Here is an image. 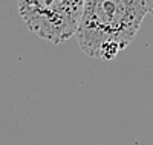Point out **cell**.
Wrapping results in <instances>:
<instances>
[{
  "label": "cell",
  "instance_id": "cell-3",
  "mask_svg": "<svg viewBox=\"0 0 153 145\" xmlns=\"http://www.w3.org/2000/svg\"><path fill=\"white\" fill-rule=\"evenodd\" d=\"M150 12H152V16H153V8H152V11H150Z\"/></svg>",
  "mask_w": 153,
  "mask_h": 145
},
{
  "label": "cell",
  "instance_id": "cell-1",
  "mask_svg": "<svg viewBox=\"0 0 153 145\" xmlns=\"http://www.w3.org/2000/svg\"><path fill=\"white\" fill-rule=\"evenodd\" d=\"M153 0H84L75 37L87 57L110 61L129 46Z\"/></svg>",
  "mask_w": 153,
  "mask_h": 145
},
{
  "label": "cell",
  "instance_id": "cell-2",
  "mask_svg": "<svg viewBox=\"0 0 153 145\" xmlns=\"http://www.w3.org/2000/svg\"><path fill=\"white\" fill-rule=\"evenodd\" d=\"M84 0H19V14L26 28L54 44L75 35Z\"/></svg>",
  "mask_w": 153,
  "mask_h": 145
}]
</instances>
